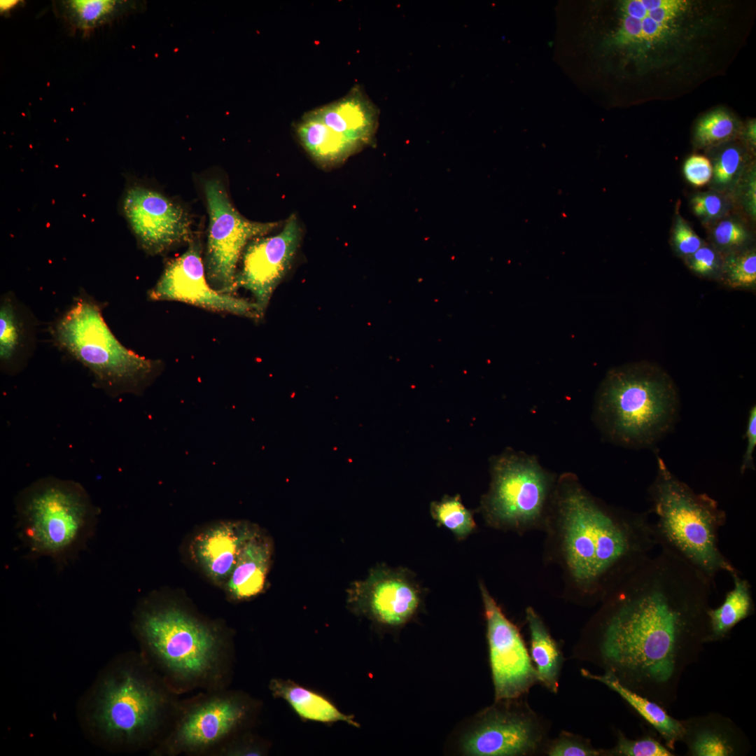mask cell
Here are the masks:
<instances>
[{
  "label": "cell",
  "instance_id": "obj_19",
  "mask_svg": "<svg viewBox=\"0 0 756 756\" xmlns=\"http://www.w3.org/2000/svg\"><path fill=\"white\" fill-rule=\"evenodd\" d=\"M682 0H625L620 3V22L611 37L619 47L653 43L662 40L685 8Z\"/></svg>",
  "mask_w": 756,
  "mask_h": 756
},
{
  "label": "cell",
  "instance_id": "obj_42",
  "mask_svg": "<svg viewBox=\"0 0 756 756\" xmlns=\"http://www.w3.org/2000/svg\"><path fill=\"white\" fill-rule=\"evenodd\" d=\"M693 210L698 216L712 217L722 209V201L715 195H700L692 199Z\"/></svg>",
  "mask_w": 756,
  "mask_h": 756
},
{
  "label": "cell",
  "instance_id": "obj_17",
  "mask_svg": "<svg viewBox=\"0 0 756 756\" xmlns=\"http://www.w3.org/2000/svg\"><path fill=\"white\" fill-rule=\"evenodd\" d=\"M545 741V728L527 705L514 709L491 708L465 737V754L476 756L528 755Z\"/></svg>",
  "mask_w": 756,
  "mask_h": 756
},
{
  "label": "cell",
  "instance_id": "obj_18",
  "mask_svg": "<svg viewBox=\"0 0 756 756\" xmlns=\"http://www.w3.org/2000/svg\"><path fill=\"white\" fill-rule=\"evenodd\" d=\"M256 529L241 521L215 524L195 537L192 556L206 576L223 588L244 543Z\"/></svg>",
  "mask_w": 756,
  "mask_h": 756
},
{
  "label": "cell",
  "instance_id": "obj_34",
  "mask_svg": "<svg viewBox=\"0 0 756 756\" xmlns=\"http://www.w3.org/2000/svg\"><path fill=\"white\" fill-rule=\"evenodd\" d=\"M546 752L550 756H602V749H596L588 740L566 732H561L549 743Z\"/></svg>",
  "mask_w": 756,
  "mask_h": 756
},
{
  "label": "cell",
  "instance_id": "obj_6",
  "mask_svg": "<svg viewBox=\"0 0 756 756\" xmlns=\"http://www.w3.org/2000/svg\"><path fill=\"white\" fill-rule=\"evenodd\" d=\"M657 462L656 476L648 489L657 546L690 565L713 586L720 573L739 572L719 545L726 512L715 499L680 480L658 456Z\"/></svg>",
  "mask_w": 756,
  "mask_h": 756
},
{
  "label": "cell",
  "instance_id": "obj_35",
  "mask_svg": "<svg viewBox=\"0 0 756 756\" xmlns=\"http://www.w3.org/2000/svg\"><path fill=\"white\" fill-rule=\"evenodd\" d=\"M265 752V746L246 731L226 743L216 756L260 755Z\"/></svg>",
  "mask_w": 756,
  "mask_h": 756
},
{
  "label": "cell",
  "instance_id": "obj_12",
  "mask_svg": "<svg viewBox=\"0 0 756 756\" xmlns=\"http://www.w3.org/2000/svg\"><path fill=\"white\" fill-rule=\"evenodd\" d=\"M479 587L486 623L495 699L514 700L538 681L537 672L518 628L507 618L483 582H479Z\"/></svg>",
  "mask_w": 756,
  "mask_h": 756
},
{
  "label": "cell",
  "instance_id": "obj_8",
  "mask_svg": "<svg viewBox=\"0 0 756 756\" xmlns=\"http://www.w3.org/2000/svg\"><path fill=\"white\" fill-rule=\"evenodd\" d=\"M55 341L88 368L98 386L110 393L138 392L157 372L159 363L125 347L114 336L98 303L79 297L55 323Z\"/></svg>",
  "mask_w": 756,
  "mask_h": 756
},
{
  "label": "cell",
  "instance_id": "obj_1",
  "mask_svg": "<svg viewBox=\"0 0 756 756\" xmlns=\"http://www.w3.org/2000/svg\"><path fill=\"white\" fill-rule=\"evenodd\" d=\"M713 584L662 549L602 600L586 657L623 685L665 708L708 643Z\"/></svg>",
  "mask_w": 756,
  "mask_h": 756
},
{
  "label": "cell",
  "instance_id": "obj_21",
  "mask_svg": "<svg viewBox=\"0 0 756 756\" xmlns=\"http://www.w3.org/2000/svg\"><path fill=\"white\" fill-rule=\"evenodd\" d=\"M312 111L329 128L360 149L374 141L379 111L359 86L351 88L343 97Z\"/></svg>",
  "mask_w": 756,
  "mask_h": 756
},
{
  "label": "cell",
  "instance_id": "obj_16",
  "mask_svg": "<svg viewBox=\"0 0 756 756\" xmlns=\"http://www.w3.org/2000/svg\"><path fill=\"white\" fill-rule=\"evenodd\" d=\"M123 211L142 248L159 254L194 237L188 212L153 189L131 187L123 200Z\"/></svg>",
  "mask_w": 756,
  "mask_h": 756
},
{
  "label": "cell",
  "instance_id": "obj_39",
  "mask_svg": "<svg viewBox=\"0 0 756 756\" xmlns=\"http://www.w3.org/2000/svg\"><path fill=\"white\" fill-rule=\"evenodd\" d=\"M746 237L745 230L732 220L722 221L714 230L715 241L724 247L740 246L746 241Z\"/></svg>",
  "mask_w": 756,
  "mask_h": 756
},
{
  "label": "cell",
  "instance_id": "obj_31",
  "mask_svg": "<svg viewBox=\"0 0 756 756\" xmlns=\"http://www.w3.org/2000/svg\"><path fill=\"white\" fill-rule=\"evenodd\" d=\"M673 751L653 736L630 739L621 732L616 744L610 749H602V756H673Z\"/></svg>",
  "mask_w": 756,
  "mask_h": 756
},
{
  "label": "cell",
  "instance_id": "obj_2",
  "mask_svg": "<svg viewBox=\"0 0 756 756\" xmlns=\"http://www.w3.org/2000/svg\"><path fill=\"white\" fill-rule=\"evenodd\" d=\"M549 525L567 578L593 601H601L657 547L647 512L603 503L573 475L556 481Z\"/></svg>",
  "mask_w": 756,
  "mask_h": 756
},
{
  "label": "cell",
  "instance_id": "obj_20",
  "mask_svg": "<svg viewBox=\"0 0 756 756\" xmlns=\"http://www.w3.org/2000/svg\"><path fill=\"white\" fill-rule=\"evenodd\" d=\"M681 742L689 756H741L751 746L743 731L730 718L718 713L681 720Z\"/></svg>",
  "mask_w": 756,
  "mask_h": 756
},
{
  "label": "cell",
  "instance_id": "obj_4",
  "mask_svg": "<svg viewBox=\"0 0 756 756\" xmlns=\"http://www.w3.org/2000/svg\"><path fill=\"white\" fill-rule=\"evenodd\" d=\"M133 629L141 654L178 695L230 687L234 645L217 624L175 603L147 602Z\"/></svg>",
  "mask_w": 756,
  "mask_h": 756
},
{
  "label": "cell",
  "instance_id": "obj_40",
  "mask_svg": "<svg viewBox=\"0 0 756 756\" xmlns=\"http://www.w3.org/2000/svg\"><path fill=\"white\" fill-rule=\"evenodd\" d=\"M688 257L689 266L696 274L709 275L713 273L718 267L717 255L709 247L701 246Z\"/></svg>",
  "mask_w": 756,
  "mask_h": 756
},
{
  "label": "cell",
  "instance_id": "obj_5",
  "mask_svg": "<svg viewBox=\"0 0 756 756\" xmlns=\"http://www.w3.org/2000/svg\"><path fill=\"white\" fill-rule=\"evenodd\" d=\"M679 397L671 377L648 362L609 370L597 391L594 421L610 441L631 448H648L675 426Z\"/></svg>",
  "mask_w": 756,
  "mask_h": 756
},
{
  "label": "cell",
  "instance_id": "obj_15",
  "mask_svg": "<svg viewBox=\"0 0 756 756\" xmlns=\"http://www.w3.org/2000/svg\"><path fill=\"white\" fill-rule=\"evenodd\" d=\"M302 234L298 218L292 214L276 234L256 237L244 249L235 278V290L242 288L251 292L261 317L290 267Z\"/></svg>",
  "mask_w": 756,
  "mask_h": 756
},
{
  "label": "cell",
  "instance_id": "obj_30",
  "mask_svg": "<svg viewBox=\"0 0 756 756\" xmlns=\"http://www.w3.org/2000/svg\"><path fill=\"white\" fill-rule=\"evenodd\" d=\"M430 511L438 525L450 531L459 540L465 539L477 528L472 511L465 507L459 495L445 496L433 502Z\"/></svg>",
  "mask_w": 756,
  "mask_h": 756
},
{
  "label": "cell",
  "instance_id": "obj_37",
  "mask_svg": "<svg viewBox=\"0 0 756 756\" xmlns=\"http://www.w3.org/2000/svg\"><path fill=\"white\" fill-rule=\"evenodd\" d=\"M741 162L739 151L734 148L724 150L713 168L715 180L718 183L730 181L738 169Z\"/></svg>",
  "mask_w": 756,
  "mask_h": 756
},
{
  "label": "cell",
  "instance_id": "obj_22",
  "mask_svg": "<svg viewBox=\"0 0 756 756\" xmlns=\"http://www.w3.org/2000/svg\"><path fill=\"white\" fill-rule=\"evenodd\" d=\"M272 555L270 539L257 528L244 543L223 587L227 598L241 602L261 594L265 587Z\"/></svg>",
  "mask_w": 756,
  "mask_h": 756
},
{
  "label": "cell",
  "instance_id": "obj_24",
  "mask_svg": "<svg viewBox=\"0 0 756 756\" xmlns=\"http://www.w3.org/2000/svg\"><path fill=\"white\" fill-rule=\"evenodd\" d=\"M585 678L602 682L617 693L664 739L665 746L673 750L676 743L681 742L683 727L681 720L671 716L666 708L657 702L623 685L611 674L595 675L582 669Z\"/></svg>",
  "mask_w": 756,
  "mask_h": 756
},
{
  "label": "cell",
  "instance_id": "obj_13",
  "mask_svg": "<svg viewBox=\"0 0 756 756\" xmlns=\"http://www.w3.org/2000/svg\"><path fill=\"white\" fill-rule=\"evenodd\" d=\"M424 592L410 570L380 566L351 586L349 602L357 613L380 625L398 628L418 614Z\"/></svg>",
  "mask_w": 756,
  "mask_h": 756
},
{
  "label": "cell",
  "instance_id": "obj_41",
  "mask_svg": "<svg viewBox=\"0 0 756 756\" xmlns=\"http://www.w3.org/2000/svg\"><path fill=\"white\" fill-rule=\"evenodd\" d=\"M745 437L747 439V446L740 468L741 474H743L748 469L755 470L753 453L756 445L755 405L750 410Z\"/></svg>",
  "mask_w": 756,
  "mask_h": 756
},
{
  "label": "cell",
  "instance_id": "obj_23",
  "mask_svg": "<svg viewBox=\"0 0 756 756\" xmlns=\"http://www.w3.org/2000/svg\"><path fill=\"white\" fill-rule=\"evenodd\" d=\"M295 132L308 154L323 167L341 164L361 150L358 146L326 125L313 112L297 122Z\"/></svg>",
  "mask_w": 756,
  "mask_h": 756
},
{
  "label": "cell",
  "instance_id": "obj_43",
  "mask_svg": "<svg viewBox=\"0 0 756 756\" xmlns=\"http://www.w3.org/2000/svg\"><path fill=\"white\" fill-rule=\"evenodd\" d=\"M20 1L11 0V1H0V10L1 14L8 13L10 10L14 8L19 4Z\"/></svg>",
  "mask_w": 756,
  "mask_h": 756
},
{
  "label": "cell",
  "instance_id": "obj_36",
  "mask_svg": "<svg viewBox=\"0 0 756 756\" xmlns=\"http://www.w3.org/2000/svg\"><path fill=\"white\" fill-rule=\"evenodd\" d=\"M683 169L687 181L696 186H704L713 175V166L710 160L703 155H694L689 158Z\"/></svg>",
  "mask_w": 756,
  "mask_h": 756
},
{
  "label": "cell",
  "instance_id": "obj_38",
  "mask_svg": "<svg viewBox=\"0 0 756 756\" xmlns=\"http://www.w3.org/2000/svg\"><path fill=\"white\" fill-rule=\"evenodd\" d=\"M673 241L678 252L687 256L693 254L702 246L700 238L681 218H679L676 223Z\"/></svg>",
  "mask_w": 756,
  "mask_h": 756
},
{
  "label": "cell",
  "instance_id": "obj_33",
  "mask_svg": "<svg viewBox=\"0 0 756 756\" xmlns=\"http://www.w3.org/2000/svg\"><path fill=\"white\" fill-rule=\"evenodd\" d=\"M734 130L732 117L718 109L704 116L698 122L696 138L702 145H709L728 138Z\"/></svg>",
  "mask_w": 756,
  "mask_h": 756
},
{
  "label": "cell",
  "instance_id": "obj_3",
  "mask_svg": "<svg viewBox=\"0 0 756 756\" xmlns=\"http://www.w3.org/2000/svg\"><path fill=\"white\" fill-rule=\"evenodd\" d=\"M181 699L140 652H125L103 671L84 697L81 722L104 747L150 752L169 730Z\"/></svg>",
  "mask_w": 756,
  "mask_h": 756
},
{
  "label": "cell",
  "instance_id": "obj_26",
  "mask_svg": "<svg viewBox=\"0 0 756 756\" xmlns=\"http://www.w3.org/2000/svg\"><path fill=\"white\" fill-rule=\"evenodd\" d=\"M269 690L274 698L286 701L303 720L323 723L343 722L358 726L353 716L341 712L329 699L291 680L272 678Z\"/></svg>",
  "mask_w": 756,
  "mask_h": 756
},
{
  "label": "cell",
  "instance_id": "obj_44",
  "mask_svg": "<svg viewBox=\"0 0 756 756\" xmlns=\"http://www.w3.org/2000/svg\"><path fill=\"white\" fill-rule=\"evenodd\" d=\"M748 135L752 140L754 139V141H755V123H754V125H751L750 126L749 130H748Z\"/></svg>",
  "mask_w": 756,
  "mask_h": 756
},
{
  "label": "cell",
  "instance_id": "obj_11",
  "mask_svg": "<svg viewBox=\"0 0 756 756\" xmlns=\"http://www.w3.org/2000/svg\"><path fill=\"white\" fill-rule=\"evenodd\" d=\"M209 214L204 267L207 280L216 290L232 295L238 264L247 244L265 236L281 223H261L244 217L233 206L219 178L203 183Z\"/></svg>",
  "mask_w": 756,
  "mask_h": 756
},
{
  "label": "cell",
  "instance_id": "obj_14",
  "mask_svg": "<svg viewBox=\"0 0 756 756\" xmlns=\"http://www.w3.org/2000/svg\"><path fill=\"white\" fill-rule=\"evenodd\" d=\"M152 300H172L251 318L261 316L255 302L214 289L209 283L199 239H192L181 255L166 265L149 291Z\"/></svg>",
  "mask_w": 756,
  "mask_h": 756
},
{
  "label": "cell",
  "instance_id": "obj_7",
  "mask_svg": "<svg viewBox=\"0 0 756 756\" xmlns=\"http://www.w3.org/2000/svg\"><path fill=\"white\" fill-rule=\"evenodd\" d=\"M16 519L17 532L29 557H46L62 567L92 538L98 510L79 484L46 478L20 493Z\"/></svg>",
  "mask_w": 756,
  "mask_h": 756
},
{
  "label": "cell",
  "instance_id": "obj_29",
  "mask_svg": "<svg viewBox=\"0 0 756 756\" xmlns=\"http://www.w3.org/2000/svg\"><path fill=\"white\" fill-rule=\"evenodd\" d=\"M24 324L16 304L4 298L0 307V358L5 366L13 365L22 354L27 339Z\"/></svg>",
  "mask_w": 756,
  "mask_h": 756
},
{
  "label": "cell",
  "instance_id": "obj_10",
  "mask_svg": "<svg viewBox=\"0 0 756 756\" xmlns=\"http://www.w3.org/2000/svg\"><path fill=\"white\" fill-rule=\"evenodd\" d=\"M480 511L488 525L523 532L547 526L556 479L533 456L507 450L491 463Z\"/></svg>",
  "mask_w": 756,
  "mask_h": 756
},
{
  "label": "cell",
  "instance_id": "obj_9",
  "mask_svg": "<svg viewBox=\"0 0 756 756\" xmlns=\"http://www.w3.org/2000/svg\"><path fill=\"white\" fill-rule=\"evenodd\" d=\"M258 701L229 687L181 699L172 724L150 752L153 756H216L235 736L248 731Z\"/></svg>",
  "mask_w": 756,
  "mask_h": 756
},
{
  "label": "cell",
  "instance_id": "obj_28",
  "mask_svg": "<svg viewBox=\"0 0 756 756\" xmlns=\"http://www.w3.org/2000/svg\"><path fill=\"white\" fill-rule=\"evenodd\" d=\"M526 619L530 633L531 658L536 666L538 680L550 692L556 693L564 662L561 649L533 608H526Z\"/></svg>",
  "mask_w": 756,
  "mask_h": 756
},
{
  "label": "cell",
  "instance_id": "obj_32",
  "mask_svg": "<svg viewBox=\"0 0 756 756\" xmlns=\"http://www.w3.org/2000/svg\"><path fill=\"white\" fill-rule=\"evenodd\" d=\"M724 281L733 288H753L756 285V254L749 251L730 256L724 265Z\"/></svg>",
  "mask_w": 756,
  "mask_h": 756
},
{
  "label": "cell",
  "instance_id": "obj_25",
  "mask_svg": "<svg viewBox=\"0 0 756 756\" xmlns=\"http://www.w3.org/2000/svg\"><path fill=\"white\" fill-rule=\"evenodd\" d=\"M142 4L120 0H62L53 1L54 13L70 27L88 31L141 8Z\"/></svg>",
  "mask_w": 756,
  "mask_h": 756
},
{
  "label": "cell",
  "instance_id": "obj_27",
  "mask_svg": "<svg viewBox=\"0 0 756 756\" xmlns=\"http://www.w3.org/2000/svg\"><path fill=\"white\" fill-rule=\"evenodd\" d=\"M733 587L717 608L708 612V643L724 640L741 621L755 612V603L750 582L740 572L731 575Z\"/></svg>",
  "mask_w": 756,
  "mask_h": 756
}]
</instances>
